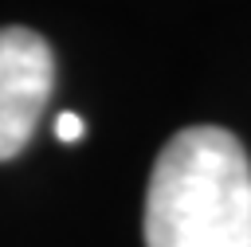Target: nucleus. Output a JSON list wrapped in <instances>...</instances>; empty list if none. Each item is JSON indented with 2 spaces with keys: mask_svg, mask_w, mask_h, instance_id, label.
Wrapping results in <instances>:
<instances>
[{
  "mask_svg": "<svg viewBox=\"0 0 251 247\" xmlns=\"http://www.w3.org/2000/svg\"><path fill=\"white\" fill-rule=\"evenodd\" d=\"M55 86V59L31 27H0V161H12L35 133Z\"/></svg>",
  "mask_w": 251,
  "mask_h": 247,
  "instance_id": "nucleus-2",
  "label": "nucleus"
},
{
  "mask_svg": "<svg viewBox=\"0 0 251 247\" xmlns=\"http://www.w3.org/2000/svg\"><path fill=\"white\" fill-rule=\"evenodd\" d=\"M82 133H86V125H82L78 114H59V118H55V137H59L63 145H75Z\"/></svg>",
  "mask_w": 251,
  "mask_h": 247,
  "instance_id": "nucleus-3",
  "label": "nucleus"
},
{
  "mask_svg": "<svg viewBox=\"0 0 251 247\" xmlns=\"http://www.w3.org/2000/svg\"><path fill=\"white\" fill-rule=\"evenodd\" d=\"M145 247H251V161L216 125L165 141L145 192Z\"/></svg>",
  "mask_w": 251,
  "mask_h": 247,
  "instance_id": "nucleus-1",
  "label": "nucleus"
}]
</instances>
